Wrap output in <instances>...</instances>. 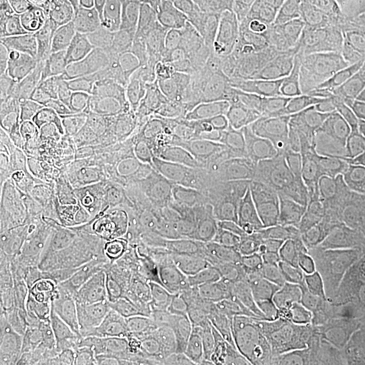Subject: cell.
I'll return each instance as SVG.
<instances>
[{
    "mask_svg": "<svg viewBox=\"0 0 365 365\" xmlns=\"http://www.w3.org/2000/svg\"><path fill=\"white\" fill-rule=\"evenodd\" d=\"M220 110L207 99L187 96L168 118L138 128L128 155L133 161L182 150L207 138L220 126Z\"/></svg>",
    "mask_w": 365,
    "mask_h": 365,
    "instance_id": "1",
    "label": "cell"
},
{
    "mask_svg": "<svg viewBox=\"0 0 365 365\" xmlns=\"http://www.w3.org/2000/svg\"><path fill=\"white\" fill-rule=\"evenodd\" d=\"M334 202L337 199L319 179L314 160L294 167L291 190L271 225L276 235V256L282 255Z\"/></svg>",
    "mask_w": 365,
    "mask_h": 365,
    "instance_id": "2",
    "label": "cell"
},
{
    "mask_svg": "<svg viewBox=\"0 0 365 365\" xmlns=\"http://www.w3.org/2000/svg\"><path fill=\"white\" fill-rule=\"evenodd\" d=\"M75 118L45 106L18 101V123L13 145L21 155L38 165L72 137Z\"/></svg>",
    "mask_w": 365,
    "mask_h": 365,
    "instance_id": "3",
    "label": "cell"
},
{
    "mask_svg": "<svg viewBox=\"0 0 365 365\" xmlns=\"http://www.w3.org/2000/svg\"><path fill=\"white\" fill-rule=\"evenodd\" d=\"M261 220L259 207L248 206L233 196L182 190L179 209L170 225L182 222L209 233H227Z\"/></svg>",
    "mask_w": 365,
    "mask_h": 365,
    "instance_id": "4",
    "label": "cell"
},
{
    "mask_svg": "<svg viewBox=\"0 0 365 365\" xmlns=\"http://www.w3.org/2000/svg\"><path fill=\"white\" fill-rule=\"evenodd\" d=\"M277 255L272 226L261 220L235 232H227L217 261L233 276L235 283H247L274 262Z\"/></svg>",
    "mask_w": 365,
    "mask_h": 365,
    "instance_id": "5",
    "label": "cell"
},
{
    "mask_svg": "<svg viewBox=\"0 0 365 365\" xmlns=\"http://www.w3.org/2000/svg\"><path fill=\"white\" fill-rule=\"evenodd\" d=\"M145 43L153 64L173 69L190 63L203 51L200 31L188 14L175 16L157 13Z\"/></svg>",
    "mask_w": 365,
    "mask_h": 365,
    "instance_id": "6",
    "label": "cell"
},
{
    "mask_svg": "<svg viewBox=\"0 0 365 365\" xmlns=\"http://www.w3.org/2000/svg\"><path fill=\"white\" fill-rule=\"evenodd\" d=\"M0 87L9 90L18 101H30L57 108L73 117L75 87L69 66H54L38 71L0 76Z\"/></svg>",
    "mask_w": 365,
    "mask_h": 365,
    "instance_id": "7",
    "label": "cell"
},
{
    "mask_svg": "<svg viewBox=\"0 0 365 365\" xmlns=\"http://www.w3.org/2000/svg\"><path fill=\"white\" fill-rule=\"evenodd\" d=\"M315 41L336 58L365 57V25L339 0H322L313 19Z\"/></svg>",
    "mask_w": 365,
    "mask_h": 365,
    "instance_id": "8",
    "label": "cell"
},
{
    "mask_svg": "<svg viewBox=\"0 0 365 365\" xmlns=\"http://www.w3.org/2000/svg\"><path fill=\"white\" fill-rule=\"evenodd\" d=\"M149 29L150 16L140 0H102L95 31L114 54L144 43Z\"/></svg>",
    "mask_w": 365,
    "mask_h": 365,
    "instance_id": "9",
    "label": "cell"
},
{
    "mask_svg": "<svg viewBox=\"0 0 365 365\" xmlns=\"http://www.w3.org/2000/svg\"><path fill=\"white\" fill-rule=\"evenodd\" d=\"M337 60L318 45L297 68L291 86L298 117L306 118L315 125L322 122L325 110L331 102L330 78Z\"/></svg>",
    "mask_w": 365,
    "mask_h": 365,
    "instance_id": "10",
    "label": "cell"
},
{
    "mask_svg": "<svg viewBox=\"0 0 365 365\" xmlns=\"http://www.w3.org/2000/svg\"><path fill=\"white\" fill-rule=\"evenodd\" d=\"M87 129L88 123H78L75 133L66 144L34 167L24 194L34 196L39 202L58 197L61 190L83 161Z\"/></svg>",
    "mask_w": 365,
    "mask_h": 365,
    "instance_id": "11",
    "label": "cell"
},
{
    "mask_svg": "<svg viewBox=\"0 0 365 365\" xmlns=\"http://www.w3.org/2000/svg\"><path fill=\"white\" fill-rule=\"evenodd\" d=\"M187 96L173 68L153 64L131 101V117L135 130L170 117Z\"/></svg>",
    "mask_w": 365,
    "mask_h": 365,
    "instance_id": "12",
    "label": "cell"
},
{
    "mask_svg": "<svg viewBox=\"0 0 365 365\" xmlns=\"http://www.w3.org/2000/svg\"><path fill=\"white\" fill-rule=\"evenodd\" d=\"M317 46L312 19L298 7L283 6L269 76L292 81L297 68Z\"/></svg>",
    "mask_w": 365,
    "mask_h": 365,
    "instance_id": "13",
    "label": "cell"
},
{
    "mask_svg": "<svg viewBox=\"0 0 365 365\" xmlns=\"http://www.w3.org/2000/svg\"><path fill=\"white\" fill-rule=\"evenodd\" d=\"M115 56L101 39L95 37L88 52L69 66L75 87L73 118L76 123H88L102 108L106 73Z\"/></svg>",
    "mask_w": 365,
    "mask_h": 365,
    "instance_id": "14",
    "label": "cell"
},
{
    "mask_svg": "<svg viewBox=\"0 0 365 365\" xmlns=\"http://www.w3.org/2000/svg\"><path fill=\"white\" fill-rule=\"evenodd\" d=\"M184 191L233 196L248 206L259 207L252 191V175L225 158L194 161L187 173Z\"/></svg>",
    "mask_w": 365,
    "mask_h": 365,
    "instance_id": "15",
    "label": "cell"
},
{
    "mask_svg": "<svg viewBox=\"0 0 365 365\" xmlns=\"http://www.w3.org/2000/svg\"><path fill=\"white\" fill-rule=\"evenodd\" d=\"M242 33V0H214L202 38L203 51L223 64H233L241 56Z\"/></svg>",
    "mask_w": 365,
    "mask_h": 365,
    "instance_id": "16",
    "label": "cell"
},
{
    "mask_svg": "<svg viewBox=\"0 0 365 365\" xmlns=\"http://www.w3.org/2000/svg\"><path fill=\"white\" fill-rule=\"evenodd\" d=\"M244 33L240 58L272 64L283 3L280 0H242Z\"/></svg>",
    "mask_w": 365,
    "mask_h": 365,
    "instance_id": "17",
    "label": "cell"
},
{
    "mask_svg": "<svg viewBox=\"0 0 365 365\" xmlns=\"http://www.w3.org/2000/svg\"><path fill=\"white\" fill-rule=\"evenodd\" d=\"M96 37L93 24L76 14L64 13L41 29L43 49L54 66H71L81 58Z\"/></svg>",
    "mask_w": 365,
    "mask_h": 365,
    "instance_id": "18",
    "label": "cell"
},
{
    "mask_svg": "<svg viewBox=\"0 0 365 365\" xmlns=\"http://www.w3.org/2000/svg\"><path fill=\"white\" fill-rule=\"evenodd\" d=\"M134 131L131 102L102 106L88 122L83 160L129 148Z\"/></svg>",
    "mask_w": 365,
    "mask_h": 365,
    "instance_id": "19",
    "label": "cell"
},
{
    "mask_svg": "<svg viewBox=\"0 0 365 365\" xmlns=\"http://www.w3.org/2000/svg\"><path fill=\"white\" fill-rule=\"evenodd\" d=\"M152 66L153 61L145 42L118 53L106 73L103 106L131 102Z\"/></svg>",
    "mask_w": 365,
    "mask_h": 365,
    "instance_id": "20",
    "label": "cell"
},
{
    "mask_svg": "<svg viewBox=\"0 0 365 365\" xmlns=\"http://www.w3.org/2000/svg\"><path fill=\"white\" fill-rule=\"evenodd\" d=\"M292 170L287 161L265 149L252 173V191L261 218L272 225L292 184Z\"/></svg>",
    "mask_w": 365,
    "mask_h": 365,
    "instance_id": "21",
    "label": "cell"
},
{
    "mask_svg": "<svg viewBox=\"0 0 365 365\" xmlns=\"http://www.w3.org/2000/svg\"><path fill=\"white\" fill-rule=\"evenodd\" d=\"M120 235L123 237L129 272L145 274L168 255L175 241V227L161 225L120 232Z\"/></svg>",
    "mask_w": 365,
    "mask_h": 365,
    "instance_id": "22",
    "label": "cell"
},
{
    "mask_svg": "<svg viewBox=\"0 0 365 365\" xmlns=\"http://www.w3.org/2000/svg\"><path fill=\"white\" fill-rule=\"evenodd\" d=\"M269 71L271 63L260 60L240 58L229 64L225 90L218 102L235 108L259 103L267 88Z\"/></svg>",
    "mask_w": 365,
    "mask_h": 365,
    "instance_id": "23",
    "label": "cell"
},
{
    "mask_svg": "<svg viewBox=\"0 0 365 365\" xmlns=\"http://www.w3.org/2000/svg\"><path fill=\"white\" fill-rule=\"evenodd\" d=\"M51 66L54 64L43 49L39 29L30 26L16 34L0 36V76Z\"/></svg>",
    "mask_w": 365,
    "mask_h": 365,
    "instance_id": "24",
    "label": "cell"
},
{
    "mask_svg": "<svg viewBox=\"0 0 365 365\" xmlns=\"http://www.w3.org/2000/svg\"><path fill=\"white\" fill-rule=\"evenodd\" d=\"M66 245L80 259L90 249L108 248L128 272L129 262L123 245V237L117 227L103 217L88 212L73 226L66 237Z\"/></svg>",
    "mask_w": 365,
    "mask_h": 365,
    "instance_id": "25",
    "label": "cell"
},
{
    "mask_svg": "<svg viewBox=\"0 0 365 365\" xmlns=\"http://www.w3.org/2000/svg\"><path fill=\"white\" fill-rule=\"evenodd\" d=\"M265 289V299L269 312L284 327L299 329L307 337L306 314L307 307L299 286L284 276L268 269L261 276Z\"/></svg>",
    "mask_w": 365,
    "mask_h": 365,
    "instance_id": "26",
    "label": "cell"
},
{
    "mask_svg": "<svg viewBox=\"0 0 365 365\" xmlns=\"http://www.w3.org/2000/svg\"><path fill=\"white\" fill-rule=\"evenodd\" d=\"M229 64L202 51L190 63L175 68L176 78L188 96H197L215 103L221 99Z\"/></svg>",
    "mask_w": 365,
    "mask_h": 365,
    "instance_id": "27",
    "label": "cell"
},
{
    "mask_svg": "<svg viewBox=\"0 0 365 365\" xmlns=\"http://www.w3.org/2000/svg\"><path fill=\"white\" fill-rule=\"evenodd\" d=\"M238 128L256 165L267 146L283 133L279 119L261 102L238 108Z\"/></svg>",
    "mask_w": 365,
    "mask_h": 365,
    "instance_id": "28",
    "label": "cell"
},
{
    "mask_svg": "<svg viewBox=\"0 0 365 365\" xmlns=\"http://www.w3.org/2000/svg\"><path fill=\"white\" fill-rule=\"evenodd\" d=\"M200 342L188 334H163L153 339L146 351H141L138 360L141 365H196L202 361Z\"/></svg>",
    "mask_w": 365,
    "mask_h": 365,
    "instance_id": "29",
    "label": "cell"
},
{
    "mask_svg": "<svg viewBox=\"0 0 365 365\" xmlns=\"http://www.w3.org/2000/svg\"><path fill=\"white\" fill-rule=\"evenodd\" d=\"M175 227L173 247L184 260L200 277L214 265L217 259L215 233H209L182 222L172 225Z\"/></svg>",
    "mask_w": 365,
    "mask_h": 365,
    "instance_id": "30",
    "label": "cell"
},
{
    "mask_svg": "<svg viewBox=\"0 0 365 365\" xmlns=\"http://www.w3.org/2000/svg\"><path fill=\"white\" fill-rule=\"evenodd\" d=\"M309 230L345 238L365 235V207L360 203L337 200L312 222Z\"/></svg>",
    "mask_w": 365,
    "mask_h": 365,
    "instance_id": "31",
    "label": "cell"
},
{
    "mask_svg": "<svg viewBox=\"0 0 365 365\" xmlns=\"http://www.w3.org/2000/svg\"><path fill=\"white\" fill-rule=\"evenodd\" d=\"M87 214V211L61 197H53L39 202L41 247L53 241H64L73 226Z\"/></svg>",
    "mask_w": 365,
    "mask_h": 365,
    "instance_id": "32",
    "label": "cell"
},
{
    "mask_svg": "<svg viewBox=\"0 0 365 365\" xmlns=\"http://www.w3.org/2000/svg\"><path fill=\"white\" fill-rule=\"evenodd\" d=\"M145 279L155 295L199 287V276L173 248L152 271L145 274Z\"/></svg>",
    "mask_w": 365,
    "mask_h": 365,
    "instance_id": "33",
    "label": "cell"
},
{
    "mask_svg": "<svg viewBox=\"0 0 365 365\" xmlns=\"http://www.w3.org/2000/svg\"><path fill=\"white\" fill-rule=\"evenodd\" d=\"M180 196L182 190L175 185L161 182L145 184L140 218L148 226L170 225L179 209Z\"/></svg>",
    "mask_w": 365,
    "mask_h": 365,
    "instance_id": "34",
    "label": "cell"
},
{
    "mask_svg": "<svg viewBox=\"0 0 365 365\" xmlns=\"http://www.w3.org/2000/svg\"><path fill=\"white\" fill-rule=\"evenodd\" d=\"M137 172L144 182L170 184L182 190L188 168L192 164L182 150L146 157L134 161Z\"/></svg>",
    "mask_w": 365,
    "mask_h": 365,
    "instance_id": "35",
    "label": "cell"
},
{
    "mask_svg": "<svg viewBox=\"0 0 365 365\" xmlns=\"http://www.w3.org/2000/svg\"><path fill=\"white\" fill-rule=\"evenodd\" d=\"M314 163L319 179L337 200L359 203V179L346 157L342 155L334 158L314 160Z\"/></svg>",
    "mask_w": 365,
    "mask_h": 365,
    "instance_id": "36",
    "label": "cell"
},
{
    "mask_svg": "<svg viewBox=\"0 0 365 365\" xmlns=\"http://www.w3.org/2000/svg\"><path fill=\"white\" fill-rule=\"evenodd\" d=\"M56 319H53L51 304L42 298L31 295L21 310L19 339L22 346L34 341L56 342Z\"/></svg>",
    "mask_w": 365,
    "mask_h": 365,
    "instance_id": "37",
    "label": "cell"
},
{
    "mask_svg": "<svg viewBox=\"0 0 365 365\" xmlns=\"http://www.w3.org/2000/svg\"><path fill=\"white\" fill-rule=\"evenodd\" d=\"M313 314L333 322L365 329V294L339 291L324 300Z\"/></svg>",
    "mask_w": 365,
    "mask_h": 365,
    "instance_id": "38",
    "label": "cell"
},
{
    "mask_svg": "<svg viewBox=\"0 0 365 365\" xmlns=\"http://www.w3.org/2000/svg\"><path fill=\"white\" fill-rule=\"evenodd\" d=\"M26 157L21 155L13 144L0 150V200L7 203L11 197L24 192L29 178L34 170Z\"/></svg>",
    "mask_w": 365,
    "mask_h": 365,
    "instance_id": "39",
    "label": "cell"
},
{
    "mask_svg": "<svg viewBox=\"0 0 365 365\" xmlns=\"http://www.w3.org/2000/svg\"><path fill=\"white\" fill-rule=\"evenodd\" d=\"M120 157L122 150L83 160L76 172L105 197H115V178Z\"/></svg>",
    "mask_w": 365,
    "mask_h": 365,
    "instance_id": "40",
    "label": "cell"
},
{
    "mask_svg": "<svg viewBox=\"0 0 365 365\" xmlns=\"http://www.w3.org/2000/svg\"><path fill=\"white\" fill-rule=\"evenodd\" d=\"M39 261L51 286L80 269L78 259L66 241H53L42 245Z\"/></svg>",
    "mask_w": 365,
    "mask_h": 365,
    "instance_id": "41",
    "label": "cell"
},
{
    "mask_svg": "<svg viewBox=\"0 0 365 365\" xmlns=\"http://www.w3.org/2000/svg\"><path fill=\"white\" fill-rule=\"evenodd\" d=\"M37 223L39 225V200L27 194H16L7 203L1 205L0 221V238L18 229L19 226Z\"/></svg>",
    "mask_w": 365,
    "mask_h": 365,
    "instance_id": "42",
    "label": "cell"
},
{
    "mask_svg": "<svg viewBox=\"0 0 365 365\" xmlns=\"http://www.w3.org/2000/svg\"><path fill=\"white\" fill-rule=\"evenodd\" d=\"M145 184L146 182H144L137 172L134 161L128 156L126 149H123L118 164L115 197L123 202L128 207H130L138 217Z\"/></svg>",
    "mask_w": 365,
    "mask_h": 365,
    "instance_id": "43",
    "label": "cell"
},
{
    "mask_svg": "<svg viewBox=\"0 0 365 365\" xmlns=\"http://www.w3.org/2000/svg\"><path fill=\"white\" fill-rule=\"evenodd\" d=\"M363 60L339 58L330 78V93L334 101H345L359 95L363 81Z\"/></svg>",
    "mask_w": 365,
    "mask_h": 365,
    "instance_id": "44",
    "label": "cell"
},
{
    "mask_svg": "<svg viewBox=\"0 0 365 365\" xmlns=\"http://www.w3.org/2000/svg\"><path fill=\"white\" fill-rule=\"evenodd\" d=\"M351 144L344 126L319 122L310 133L313 160H325L342 156L345 148Z\"/></svg>",
    "mask_w": 365,
    "mask_h": 365,
    "instance_id": "45",
    "label": "cell"
},
{
    "mask_svg": "<svg viewBox=\"0 0 365 365\" xmlns=\"http://www.w3.org/2000/svg\"><path fill=\"white\" fill-rule=\"evenodd\" d=\"M41 249L39 225L30 223L15 229L1 240V256L16 267L30 253Z\"/></svg>",
    "mask_w": 365,
    "mask_h": 365,
    "instance_id": "46",
    "label": "cell"
},
{
    "mask_svg": "<svg viewBox=\"0 0 365 365\" xmlns=\"http://www.w3.org/2000/svg\"><path fill=\"white\" fill-rule=\"evenodd\" d=\"M91 214H96L111 222L119 232L135 230L143 227H150L145 223L130 207H128L118 197H102L90 210Z\"/></svg>",
    "mask_w": 365,
    "mask_h": 365,
    "instance_id": "47",
    "label": "cell"
},
{
    "mask_svg": "<svg viewBox=\"0 0 365 365\" xmlns=\"http://www.w3.org/2000/svg\"><path fill=\"white\" fill-rule=\"evenodd\" d=\"M19 10L26 18L27 24L34 29H43L51 25L58 16L66 13L56 0H15Z\"/></svg>",
    "mask_w": 365,
    "mask_h": 365,
    "instance_id": "48",
    "label": "cell"
},
{
    "mask_svg": "<svg viewBox=\"0 0 365 365\" xmlns=\"http://www.w3.org/2000/svg\"><path fill=\"white\" fill-rule=\"evenodd\" d=\"M58 197L64 199L66 202L78 206L80 209L90 212L92 206L102 197V195L91 182L86 180L80 173L75 172V175L68 180L64 188L61 190Z\"/></svg>",
    "mask_w": 365,
    "mask_h": 365,
    "instance_id": "49",
    "label": "cell"
},
{
    "mask_svg": "<svg viewBox=\"0 0 365 365\" xmlns=\"http://www.w3.org/2000/svg\"><path fill=\"white\" fill-rule=\"evenodd\" d=\"M18 123V99L0 87V150L13 144Z\"/></svg>",
    "mask_w": 365,
    "mask_h": 365,
    "instance_id": "50",
    "label": "cell"
},
{
    "mask_svg": "<svg viewBox=\"0 0 365 365\" xmlns=\"http://www.w3.org/2000/svg\"><path fill=\"white\" fill-rule=\"evenodd\" d=\"M274 365H344L337 359L325 352L312 339H306L299 346Z\"/></svg>",
    "mask_w": 365,
    "mask_h": 365,
    "instance_id": "51",
    "label": "cell"
},
{
    "mask_svg": "<svg viewBox=\"0 0 365 365\" xmlns=\"http://www.w3.org/2000/svg\"><path fill=\"white\" fill-rule=\"evenodd\" d=\"M56 1L66 13L84 16L95 26L102 0H56Z\"/></svg>",
    "mask_w": 365,
    "mask_h": 365,
    "instance_id": "52",
    "label": "cell"
},
{
    "mask_svg": "<svg viewBox=\"0 0 365 365\" xmlns=\"http://www.w3.org/2000/svg\"><path fill=\"white\" fill-rule=\"evenodd\" d=\"M214 0H188V15L192 18L203 38L205 27Z\"/></svg>",
    "mask_w": 365,
    "mask_h": 365,
    "instance_id": "53",
    "label": "cell"
},
{
    "mask_svg": "<svg viewBox=\"0 0 365 365\" xmlns=\"http://www.w3.org/2000/svg\"><path fill=\"white\" fill-rule=\"evenodd\" d=\"M158 13L182 16L188 14V0H158Z\"/></svg>",
    "mask_w": 365,
    "mask_h": 365,
    "instance_id": "54",
    "label": "cell"
},
{
    "mask_svg": "<svg viewBox=\"0 0 365 365\" xmlns=\"http://www.w3.org/2000/svg\"><path fill=\"white\" fill-rule=\"evenodd\" d=\"M344 129L348 134L351 144L364 145L365 146V118L361 120L345 125Z\"/></svg>",
    "mask_w": 365,
    "mask_h": 365,
    "instance_id": "55",
    "label": "cell"
},
{
    "mask_svg": "<svg viewBox=\"0 0 365 365\" xmlns=\"http://www.w3.org/2000/svg\"><path fill=\"white\" fill-rule=\"evenodd\" d=\"M345 4L348 11L365 25V0H339Z\"/></svg>",
    "mask_w": 365,
    "mask_h": 365,
    "instance_id": "56",
    "label": "cell"
},
{
    "mask_svg": "<svg viewBox=\"0 0 365 365\" xmlns=\"http://www.w3.org/2000/svg\"><path fill=\"white\" fill-rule=\"evenodd\" d=\"M345 291H357V292L365 294V279L349 271L345 282Z\"/></svg>",
    "mask_w": 365,
    "mask_h": 365,
    "instance_id": "57",
    "label": "cell"
},
{
    "mask_svg": "<svg viewBox=\"0 0 365 365\" xmlns=\"http://www.w3.org/2000/svg\"><path fill=\"white\" fill-rule=\"evenodd\" d=\"M145 7V10L149 14L150 16V22L152 19L156 16L158 13V0H140Z\"/></svg>",
    "mask_w": 365,
    "mask_h": 365,
    "instance_id": "58",
    "label": "cell"
},
{
    "mask_svg": "<svg viewBox=\"0 0 365 365\" xmlns=\"http://www.w3.org/2000/svg\"><path fill=\"white\" fill-rule=\"evenodd\" d=\"M114 365H138V364H137V361H135V360H133V359H131L130 354H128V353H125V354H120V356H118L117 359H115V361H114Z\"/></svg>",
    "mask_w": 365,
    "mask_h": 365,
    "instance_id": "59",
    "label": "cell"
},
{
    "mask_svg": "<svg viewBox=\"0 0 365 365\" xmlns=\"http://www.w3.org/2000/svg\"><path fill=\"white\" fill-rule=\"evenodd\" d=\"M361 60H363V66H364V73H363V81H361V87H360L359 95L363 96L365 99V57L364 58H361Z\"/></svg>",
    "mask_w": 365,
    "mask_h": 365,
    "instance_id": "60",
    "label": "cell"
},
{
    "mask_svg": "<svg viewBox=\"0 0 365 365\" xmlns=\"http://www.w3.org/2000/svg\"><path fill=\"white\" fill-rule=\"evenodd\" d=\"M9 365H29L26 363V360L22 357V356H19V357H16L15 360H13L11 363Z\"/></svg>",
    "mask_w": 365,
    "mask_h": 365,
    "instance_id": "61",
    "label": "cell"
},
{
    "mask_svg": "<svg viewBox=\"0 0 365 365\" xmlns=\"http://www.w3.org/2000/svg\"><path fill=\"white\" fill-rule=\"evenodd\" d=\"M196 365H210V364H202V363H200V364H196Z\"/></svg>",
    "mask_w": 365,
    "mask_h": 365,
    "instance_id": "62",
    "label": "cell"
},
{
    "mask_svg": "<svg viewBox=\"0 0 365 365\" xmlns=\"http://www.w3.org/2000/svg\"><path fill=\"white\" fill-rule=\"evenodd\" d=\"M86 365H88V364H86Z\"/></svg>",
    "mask_w": 365,
    "mask_h": 365,
    "instance_id": "63",
    "label": "cell"
}]
</instances>
